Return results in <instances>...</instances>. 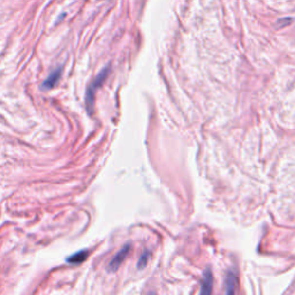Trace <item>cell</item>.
Segmentation results:
<instances>
[{"mask_svg": "<svg viewBox=\"0 0 295 295\" xmlns=\"http://www.w3.org/2000/svg\"><path fill=\"white\" fill-rule=\"evenodd\" d=\"M61 72H62V68H61V67L56 68L55 71H53L52 73L49 75V77L46 78V80L43 82V84H42V89H44V90H50V89H52V88L55 87L56 83H58V81L60 80V77H61Z\"/></svg>", "mask_w": 295, "mask_h": 295, "instance_id": "cell-3", "label": "cell"}, {"mask_svg": "<svg viewBox=\"0 0 295 295\" xmlns=\"http://www.w3.org/2000/svg\"><path fill=\"white\" fill-rule=\"evenodd\" d=\"M129 249H130V244H126V246L122 248L120 252L114 256V258H113L111 260V263L109 264L110 271H117L121 263L124 262V259L126 258L128 253H129Z\"/></svg>", "mask_w": 295, "mask_h": 295, "instance_id": "cell-2", "label": "cell"}, {"mask_svg": "<svg viewBox=\"0 0 295 295\" xmlns=\"http://www.w3.org/2000/svg\"><path fill=\"white\" fill-rule=\"evenodd\" d=\"M211 285H212L211 272L206 271L205 276H204V281H203L202 290H201V293H211Z\"/></svg>", "mask_w": 295, "mask_h": 295, "instance_id": "cell-5", "label": "cell"}, {"mask_svg": "<svg viewBox=\"0 0 295 295\" xmlns=\"http://www.w3.org/2000/svg\"><path fill=\"white\" fill-rule=\"evenodd\" d=\"M149 256H150V253L149 252H146L142 255V257H141L140 262H139V269H142L143 266H146L148 259H149Z\"/></svg>", "mask_w": 295, "mask_h": 295, "instance_id": "cell-7", "label": "cell"}, {"mask_svg": "<svg viewBox=\"0 0 295 295\" xmlns=\"http://www.w3.org/2000/svg\"><path fill=\"white\" fill-rule=\"evenodd\" d=\"M109 72H110V67L104 68V70H103L98 74V76H97L95 80L90 83L89 87H88L87 93H86V106H87L88 112H89L90 114H92V112L93 110V103H95V95H96L97 89L102 86L103 82L105 81V78L108 77Z\"/></svg>", "mask_w": 295, "mask_h": 295, "instance_id": "cell-1", "label": "cell"}, {"mask_svg": "<svg viewBox=\"0 0 295 295\" xmlns=\"http://www.w3.org/2000/svg\"><path fill=\"white\" fill-rule=\"evenodd\" d=\"M226 286H227V290H226V293L231 294L234 292V275L230 274L227 277V280H226Z\"/></svg>", "mask_w": 295, "mask_h": 295, "instance_id": "cell-6", "label": "cell"}, {"mask_svg": "<svg viewBox=\"0 0 295 295\" xmlns=\"http://www.w3.org/2000/svg\"><path fill=\"white\" fill-rule=\"evenodd\" d=\"M88 254H89V253H88L87 250H81V252H77L76 254H74V255H72V256L68 257L67 262L68 263H74V264H77V263L83 262V260L87 258Z\"/></svg>", "mask_w": 295, "mask_h": 295, "instance_id": "cell-4", "label": "cell"}]
</instances>
